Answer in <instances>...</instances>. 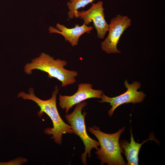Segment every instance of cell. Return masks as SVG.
Returning a JSON list of instances; mask_svg holds the SVG:
<instances>
[{
	"instance_id": "7",
	"label": "cell",
	"mask_w": 165,
	"mask_h": 165,
	"mask_svg": "<svg viewBox=\"0 0 165 165\" xmlns=\"http://www.w3.org/2000/svg\"><path fill=\"white\" fill-rule=\"evenodd\" d=\"M103 2L102 1L97 3H92L87 10L79 11V17L83 21V24L87 25L93 22L96 29L97 37L104 39L108 31L109 24L106 22L104 13Z\"/></svg>"
},
{
	"instance_id": "9",
	"label": "cell",
	"mask_w": 165,
	"mask_h": 165,
	"mask_svg": "<svg viewBox=\"0 0 165 165\" xmlns=\"http://www.w3.org/2000/svg\"><path fill=\"white\" fill-rule=\"evenodd\" d=\"M56 27L57 29L52 26L50 27L49 32L61 35L65 40L73 46L78 44L79 39L82 35L86 33H89L93 29L92 27L88 26L84 24L81 26L76 24L74 27L68 28L64 25L57 23Z\"/></svg>"
},
{
	"instance_id": "2",
	"label": "cell",
	"mask_w": 165,
	"mask_h": 165,
	"mask_svg": "<svg viewBox=\"0 0 165 165\" xmlns=\"http://www.w3.org/2000/svg\"><path fill=\"white\" fill-rule=\"evenodd\" d=\"M67 64L65 61L59 59L55 60L53 57L42 53L39 57L33 59L31 63L25 65L24 71L29 75L34 69L45 72L48 74L49 78L57 79L61 82V86L65 87L75 82V78L78 75L76 71L65 69L64 67Z\"/></svg>"
},
{
	"instance_id": "3",
	"label": "cell",
	"mask_w": 165,
	"mask_h": 165,
	"mask_svg": "<svg viewBox=\"0 0 165 165\" xmlns=\"http://www.w3.org/2000/svg\"><path fill=\"white\" fill-rule=\"evenodd\" d=\"M88 128L89 131L96 136L99 142L100 148L95 153L101 165L105 163L109 165H127L122 156L123 151L119 143V138L125 130L124 127L111 134L101 131L95 126Z\"/></svg>"
},
{
	"instance_id": "5",
	"label": "cell",
	"mask_w": 165,
	"mask_h": 165,
	"mask_svg": "<svg viewBox=\"0 0 165 165\" xmlns=\"http://www.w3.org/2000/svg\"><path fill=\"white\" fill-rule=\"evenodd\" d=\"M131 23V20L127 16L118 14L112 18L109 24L108 35L101 43L102 49L108 54L120 53L117 45L122 35Z\"/></svg>"
},
{
	"instance_id": "12",
	"label": "cell",
	"mask_w": 165,
	"mask_h": 165,
	"mask_svg": "<svg viewBox=\"0 0 165 165\" xmlns=\"http://www.w3.org/2000/svg\"><path fill=\"white\" fill-rule=\"evenodd\" d=\"M27 161L26 159L20 157L7 162H0V165H20Z\"/></svg>"
},
{
	"instance_id": "6",
	"label": "cell",
	"mask_w": 165,
	"mask_h": 165,
	"mask_svg": "<svg viewBox=\"0 0 165 165\" xmlns=\"http://www.w3.org/2000/svg\"><path fill=\"white\" fill-rule=\"evenodd\" d=\"M124 85L127 90L126 92L119 95L111 97L103 94H102L101 98V100L99 102L109 103L112 106L108 112L110 117L112 116L115 110L119 106L126 103H132L134 104L142 102L146 96L143 92L138 91L141 86L140 82L135 81L132 84H129L126 80L124 82Z\"/></svg>"
},
{
	"instance_id": "8",
	"label": "cell",
	"mask_w": 165,
	"mask_h": 165,
	"mask_svg": "<svg viewBox=\"0 0 165 165\" xmlns=\"http://www.w3.org/2000/svg\"><path fill=\"white\" fill-rule=\"evenodd\" d=\"M89 83H81L78 85L77 91L72 95L62 96L59 95V105L63 109L68 113L70 108L77 104L89 98H100L103 94L101 90H94Z\"/></svg>"
},
{
	"instance_id": "11",
	"label": "cell",
	"mask_w": 165,
	"mask_h": 165,
	"mask_svg": "<svg viewBox=\"0 0 165 165\" xmlns=\"http://www.w3.org/2000/svg\"><path fill=\"white\" fill-rule=\"evenodd\" d=\"M95 0H70L67 3V5L69 9L68 13V17L69 19H72L75 17L78 18V9L83 8L87 5Z\"/></svg>"
},
{
	"instance_id": "4",
	"label": "cell",
	"mask_w": 165,
	"mask_h": 165,
	"mask_svg": "<svg viewBox=\"0 0 165 165\" xmlns=\"http://www.w3.org/2000/svg\"><path fill=\"white\" fill-rule=\"evenodd\" d=\"M87 104L86 101L82 102L75 105L74 110L71 114H66L65 118L70 124L73 133L79 137L82 140L85 146V151L81 155L82 162L86 165L87 155L91 156V151L93 148L96 150L100 146L99 142L91 138L88 135L86 131L85 117L86 112L82 113V111Z\"/></svg>"
},
{
	"instance_id": "10",
	"label": "cell",
	"mask_w": 165,
	"mask_h": 165,
	"mask_svg": "<svg viewBox=\"0 0 165 165\" xmlns=\"http://www.w3.org/2000/svg\"><path fill=\"white\" fill-rule=\"evenodd\" d=\"M130 142L125 139L120 140L119 141V145L127 161V165H138V155L141 146L146 142L154 139L152 137L141 143H138L134 140L131 130H130Z\"/></svg>"
},
{
	"instance_id": "1",
	"label": "cell",
	"mask_w": 165,
	"mask_h": 165,
	"mask_svg": "<svg viewBox=\"0 0 165 165\" xmlns=\"http://www.w3.org/2000/svg\"><path fill=\"white\" fill-rule=\"evenodd\" d=\"M57 86L53 91L52 97L49 99L43 100L36 97L34 93L33 88H30L28 91L29 93L20 92L18 95V97H21L24 100H32L39 106L40 110L38 115L41 116L44 112L50 118L53 124V128H47L44 130L46 134L53 135L52 138L56 143L61 145L62 137L63 134L73 133L71 126L65 123L61 119L58 112L56 104V98L58 93Z\"/></svg>"
}]
</instances>
